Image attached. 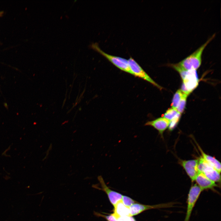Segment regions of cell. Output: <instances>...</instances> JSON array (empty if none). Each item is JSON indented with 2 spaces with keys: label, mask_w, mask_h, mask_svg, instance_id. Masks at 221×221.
Instances as JSON below:
<instances>
[{
  "label": "cell",
  "mask_w": 221,
  "mask_h": 221,
  "mask_svg": "<svg viewBox=\"0 0 221 221\" xmlns=\"http://www.w3.org/2000/svg\"><path fill=\"white\" fill-rule=\"evenodd\" d=\"M215 36V34H213L204 44L191 54L177 63V64L180 68L185 70L188 71L191 70H196L201 64L202 56L204 50Z\"/></svg>",
  "instance_id": "obj_1"
},
{
  "label": "cell",
  "mask_w": 221,
  "mask_h": 221,
  "mask_svg": "<svg viewBox=\"0 0 221 221\" xmlns=\"http://www.w3.org/2000/svg\"><path fill=\"white\" fill-rule=\"evenodd\" d=\"M90 47L99 52L121 70L132 75L130 68L128 60L105 53L100 48L97 43H93L90 45Z\"/></svg>",
  "instance_id": "obj_2"
},
{
  "label": "cell",
  "mask_w": 221,
  "mask_h": 221,
  "mask_svg": "<svg viewBox=\"0 0 221 221\" xmlns=\"http://www.w3.org/2000/svg\"><path fill=\"white\" fill-rule=\"evenodd\" d=\"M202 191L196 184L191 186L188 196L186 212L184 221H189L193 208Z\"/></svg>",
  "instance_id": "obj_3"
},
{
  "label": "cell",
  "mask_w": 221,
  "mask_h": 221,
  "mask_svg": "<svg viewBox=\"0 0 221 221\" xmlns=\"http://www.w3.org/2000/svg\"><path fill=\"white\" fill-rule=\"evenodd\" d=\"M198 159V172L203 173L207 178L215 183L220 184V173L205 161L201 156Z\"/></svg>",
  "instance_id": "obj_4"
},
{
  "label": "cell",
  "mask_w": 221,
  "mask_h": 221,
  "mask_svg": "<svg viewBox=\"0 0 221 221\" xmlns=\"http://www.w3.org/2000/svg\"><path fill=\"white\" fill-rule=\"evenodd\" d=\"M180 90L188 95L198 85L199 79L196 70L187 71Z\"/></svg>",
  "instance_id": "obj_5"
},
{
  "label": "cell",
  "mask_w": 221,
  "mask_h": 221,
  "mask_svg": "<svg viewBox=\"0 0 221 221\" xmlns=\"http://www.w3.org/2000/svg\"><path fill=\"white\" fill-rule=\"evenodd\" d=\"M128 61L133 75L146 80L160 90L162 89V87L148 75L133 58L130 57Z\"/></svg>",
  "instance_id": "obj_6"
},
{
  "label": "cell",
  "mask_w": 221,
  "mask_h": 221,
  "mask_svg": "<svg viewBox=\"0 0 221 221\" xmlns=\"http://www.w3.org/2000/svg\"><path fill=\"white\" fill-rule=\"evenodd\" d=\"M176 203L174 202L161 204L153 205H146L135 203L129 208L130 216L137 215L145 211L153 209L171 207H174Z\"/></svg>",
  "instance_id": "obj_7"
},
{
  "label": "cell",
  "mask_w": 221,
  "mask_h": 221,
  "mask_svg": "<svg viewBox=\"0 0 221 221\" xmlns=\"http://www.w3.org/2000/svg\"><path fill=\"white\" fill-rule=\"evenodd\" d=\"M198 158L188 160L180 159L179 163L185 170L192 182L195 181L198 173Z\"/></svg>",
  "instance_id": "obj_8"
},
{
  "label": "cell",
  "mask_w": 221,
  "mask_h": 221,
  "mask_svg": "<svg viewBox=\"0 0 221 221\" xmlns=\"http://www.w3.org/2000/svg\"><path fill=\"white\" fill-rule=\"evenodd\" d=\"M98 178L102 188L101 189L105 192L111 204L114 207L118 203L121 201L122 195L110 189L107 185L101 176H98Z\"/></svg>",
  "instance_id": "obj_9"
},
{
  "label": "cell",
  "mask_w": 221,
  "mask_h": 221,
  "mask_svg": "<svg viewBox=\"0 0 221 221\" xmlns=\"http://www.w3.org/2000/svg\"><path fill=\"white\" fill-rule=\"evenodd\" d=\"M170 122V121L168 119L164 117H161L153 120L148 121L145 125L152 126L157 130L161 138H163V133L168 127Z\"/></svg>",
  "instance_id": "obj_10"
},
{
  "label": "cell",
  "mask_w": 221,
  "mask_h": 221,
  "mask_svg": "<svg viewBox=\"0 0 221 221\" xmlns=\"http://www.w3.org/2000/svg\"><path fill=\"white\" fill-rule=\"evenodd\" d=\"M195 181L202 191L205 190L213 189L218 186L216 183L209 179L201 173L198 172Z\"/></svg>",
  "instance_id": "obj_11"
},
{
  "label": "cell",
  "mask_w": 221,
  "mask_h": 221,
  "mask_svg": "<svg viewBox=\"0 0 221 221\" xmlns=\"http://www.w3.org/2000/svg\"><path fill=\"white\" fill-rule=\"evenodd\" d=\"M201 154V157L218 172H221V163L215 158L205 153L199 145L196 144Z\"/></svg>",
  "instance_id": "obj_12"
},
{
  "label": "cell",
  "mask_w": 221,
  "mask_h": 221,
  "mask_svg": "<svg viewBox=\"0 0 221 221\" xmlns=\"http://www.w3.org/2000/svg\"><path fill=\"white\" fill-rule=\"evenodd\" d=\"M113 214L117 218L120 216H130L129 208L125 206L122 201L118 203L114 207Z\"/></svg>",
  "instance_id": "obj_13"
},
{
  "label": "cell",
  "mask_w": 221,
  "mask_h": 221,
  "mask_svg": "<svg viewBox=\"0 0 221 221\" xmlns=\"http://www.w3.org/2000/svg\"><path fill=\"white\" fill-rule=\"evenodd\" d=\"M183 94V92L180 89L178 90L176 92L172 99V108L176 110L182 97Z\"/></svg>",
  "instance_id": "obj_14"
},
{
  "label": "cell",
  "mask_w": 221,
  "mask_h": 221,
  "mask_svg": "<svg viewBox=\"0 0 221 221\" xmlns=\"http://www.w3.org/2000/svg\"><path fill=\"white\" fill-rule=\"evenodd\" d=\"M188 96V95L183 93L182 97L176 109L177 111L181 114L183 113L184 110Z\"/></svg>",
  "instance_id": "obj_15"
},
{
  "label": "cell",
  "mask_w": 221,
  "mask_h": 221,
  "mask_svg": "<svg viewBox=\"0 0 221 221\" xmlns=\"http://www.w3.org/2000/svg\"><path fill=\"white\" fill-rule=\"evenodd\" d=\"M179 113L176 110L172 108L169 109L165 113L164 118L168 119L170 121L174 118Z\"/></svg>",
  "instance_id": "obj_16"
},
{
  "label": "cell",
  "mask_w": 221,
  "mask_h": 221,
  "mask_svg": "<svg viewBox=\"0 0 221 221\" xmlns=\"http://www.w3.org/2000/svg\"><path fill=\"white\" fill-rule=\"evenodd\" d=\"M121 201L125 206L129 208L136 202L133 199L125 196H122Z\"/></svg>",
  "instance_id": "obj_17"
},
{
  "label": "cell",
  "mask_w": 221,
  "mask_h": 221,
  "mask_svg": "<svg viewBox=\"0 0 221 221\" xmlns=\"http://www.w3.org/2000/svg\"><path fill=\"white\" fill-rule=\"evenodd\" d=\"M181 114L179 113L173 119L170 121L168 127L170 130H173L176 126L180 118Z\"/></svg>",
  "instance_id": "obj_18"
},
{
  "label": "cell",
  "mask_w": 221,
  "mask_h": 221,
  "mask_svg": "<svg viewBox=\"0 0 221 221\" xmlns=\"http://www.w3.org/2000/svg\"><path fill=\"white\" fill-rule=\"evenodd\" d=\"M95 214L97 216H100L104 218L108 221H118L113 213L108 215H103L97 212H95Z\"/></svg>",
  "instance_id": "obj_19"
},
{
  "label": "cell",
  "mask_w": 221,
  "mask_h": 221,
  "mask_svg": "<svg viewBox=\"0 0 221 221\" xmlns=\"http://www.w3.org/2000/svg\"><path fill=\"white\" fill-rule=\"evenodd\" d=\"M117 219L118 221H136L133 216H120Z\"/></svg>",
  "instance_id": "obj_20"
},
{
  "label": "cell",
  "mask_w": 221,
  "mask_h": 221,
  "mask_svg": "<svg viewBox=\"0 0 221 221\" xmlns=\"http://www.w3.org/2000/svg\"><path fill=\"white\" fill-rule=\"evenodd\" d=\"M3 13L2 12H0V17L2 15Z\"/></svg>",
  "instance_id": "obj_21"
}]
</instances>
